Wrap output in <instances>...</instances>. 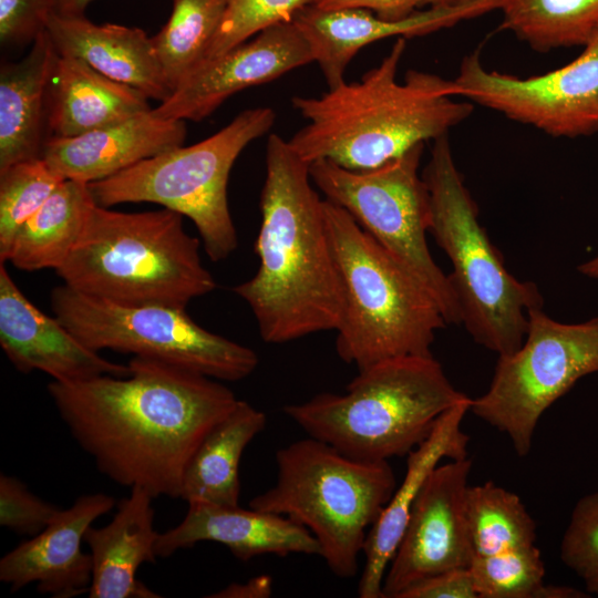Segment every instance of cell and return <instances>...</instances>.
I'll use <instances>...</instances> for the list:
<instances>
[{"instance_id":"8992f818","label":"cell","mask_w":598,"mask_h":598,"mask_svg":"<svg viewBox=\"0 0 598 598\" xmlns=\"http://www.w3.org/2000/svg\"><path fill=\"white\" fill-rule=\"evenodd\" d=\"M343 291L336 350L358 370L400 357L432 355L446 321L425 288L337 204L323 199Z\"/></svg>"},{"instance_id":"6da1fadb","label":"cell","mask_w":598,"mask_h":598,"mask_svg":"<svg viewBox=\"0 0 598 598\" xmlns=\"http://www.w3.org/2000/svg\"><path fill=\"white\" fill-rule=\"evenodd\" d=\"M127 365L125 377L51 381L48 392L103 475L179 498L189 460L239 399L218 380L159 360L133 357Z\"/></svg>"},{"instance_id":"2e32d148","label":"cell","mask_w":598,"mask_h":598,"mask_svg":"<svg viewBox=\"0 0 598 598\" xmlns=\"http://www.w3.org/2000/svg\"><path fill=\"white\" fill-rule=\"evenodd\" d=\"M501 0H470L453 6L426 7L390 21L364 8L323 10L309 4L293 18L308 42L329 87L344 82V72L365 45L390 38H413L451 28L464 20L498 10Z\"/></svg>"},{"instance_id":"ba28073f","label":"cell","mask_w":598,"mask_h":598,"mask_svg":"<svg viewBox=\"0 0 598 598\" xmlns=\"http://www.w3.org/2000/svg\"><path fill=\"white\" fill-rule=\"evenodd\" d=\"M276 463L275 485L249 507L306 527L329 569L354 577L368 532L396 487L389 462L355 460L309 436L278 450Z\"/></svg>"},{"instance_id":"836d02e7","label":"cell","mask_w":598,"mask_h":598,"mask_svg":"<svg viewBox=\"0 0 598 598\" xmlns=\"http://www.w3.org/2000/svg\"><path fill=\"white\" fill-rule=\"evenodd\" d=\"M560 557L598 595V492L581 497L565 530Z\"/></svg>"},{"instance_id":"d4e9b609","label":"cell","mask_w":598,"mask_h":598,"mask_svg":"<svg viewBox=\"0 0 598 598\" xmlns=\"http://www.w3.org/2000/svg\"><path fill=\"white\" fill-rule=\"evenodd\" d=\"M141 91L106 78L82 60L59 54L50 94L51 137H73L151 110Z\"/></svg>"},{"instance_id":"e0dca14e","label":"cell","mask_w":598,"mask_h":598,"mask_svg":"<svg viewBox=\"0 0 598 598\" xmlns=\"http://www.w3.org/2000/svg\"><path fill=\"white\" fill-rule=\"evenodd\" d=\"M0 346L22 373L41 371L60 383L110 374L125 377L127 364L115 363L82 343L56 317L37 308L0 264Z\"/></svg>"},{"instance_id":"ac0fdd59","label":"cell","mask_w":598,"mask_h":598,"mask_svg":"<svg viewBox=\"0 0 598 598\" xmlns=\"http://www.w3.org/2000/svg\"><path fill=\"white\" fill-rule=\"evenodd\" d=\"M115 506L104 493L78 497L39 534L22 542L0 559V580L12 592L35 584L40 594L72 598L89 594L92 558L82 550L86 529Z\"/></svg>"},{"instance_id":"9c48e42d","label":"cell","mask_w":598,"mask_h":598,"mask_svg":"<svg viewBox=\"0 0 598 598\" xmlns=\"http://www.w3.org/2000/svg\"><path fill=\"white\" fill-rule=\"evenodd\" d=\"M276 114L270 107L240 112L214 135L146 158L109 178L87 184L95 203H154L188 217L213 261L238 246L228 206L230 169L246 146L266 134Z\"/></svg>"},{"instance_id":"4fadbf2b","label":"cell","mask_w":598,"mask_h":598,"mask_svg":"<svg viewBox=\"0 0 598 598\" xmlns=\"http://www.w3.org/2000/svg\"><path fill=\"white\" fill-rule=\"evenodd\" d=\"M568 64L526 79L489 71L477 51L454 79L460 96L555 137L598 131V30Z\"/></svg>"},{"instance_id":"44dd1931","label":"cell","mask_w":598,"mask_h":598,"mask_svg":"<svg viewBox=\"0 0 598 598\" xmlns=\"http://www.w3.org/2000/svg\"><path fill=\"white\" fill-rule=\"evenodd\" d=\"M468 396L447 410L430 436L408 454L401 484L368 532L363 546L364 566L358 586L360 598H383L388 566L405 532L414 502L430 473L443 458L467 457L468 435L461 429L470 411Z\"/></svg>"},{"instance_id":"4dcf8cb0","label":"cell","mask_w":598,"mask_h":598,"mask_svg":"<svg viewBox=\"0 0 598 598\" xmlns=\"http://www.w3.org/2000/svg\"><path fill=\"white\" fill-rule=\"evenodd\" d=\"M65 181L42 156L22 161L0 172V262L19 229Z\"/></svg>"},{"instance_id":"52a82bcc","label":"cell","mask_w":598,"mask_h":598,"mask_svg":"<svg viewBox=\"0 0 598 598\" xmlns=\"http://www.w3.org/2000/svg\"><path fill=\"white\" fill-rule=\"evenodd\" d=\"M422 177L430 193L429 233L453 265L448 278L461 323L476 343L498 355L516 351L526 337L528 311L543 308V296L534 282L520 281L506 269L480 224L447 134L434 140Z\"/></svg>"},{"instance_id":"83f0119b","label":"cell","mask_w":598,"mask_h":598,"mask_svg":"<svg viewBox=\"0 0 598 598\" xmlns=\"http://www.w3.org/2000/svg\"><path fill=\"white\" fill-rule=\"evenodd\" d=\"M502 27L536 51L586 45L598 30V0H501Z\"/></svg>"},{"instance_id":"cb8c5ba5","label":"cell","mask_w":598,"mask_h":598,"mask_svg":"<svg viewBox=\"0 0 598 598\" xmlns=\"http://www.w3.org/2000/svg\"><path fill=\"white\" fill-rule=\"evenodd\" d=\"M59 53L47 29L0 71V172L42 155L45 109Z\"/></svg>"},{"instance_id":"ffe728a7","label":"cell","mask_w":598,"mask_h":598,"mask_svg":"<svg viewBox=\"0 0 598 598\" xmlns=\"http://www.w3.org/2000/svg\"><path fill=\"white\" fill-rule=\"evenodd\" d=\"M185 136V121L157 117L151 109L78 136L49 137L41 156L64 179L90 184L181 146Z\"/></svg>"},{"instance_id":"603a6c76","label":"cell","mask_w":598,"mask_h":598,"mask_svg":"<svg viewBox=\"0 0 598 598\" xmlns=\"http://www.w3.org/2000/svg\"><path fill=\"white\" fill-rule=\"evenodd\" d=\"M153 499L144 488L132 487L107 525L86 529L84 543L92 558L90 598L161 597L136 577L142 564L158 557Z\"/></svg>"},{"instance_id":"f1b7e54d","label":"cell","mask_w":598,"mask_h":598,"mask_svg":"<svg viewBox=\"0 0 598 598\" xmlns=\"http://www.w3.org/2000/svg\"><path fill=\"white\" fill-rule=\"evenodd\" d=\"M227 0H173L167 22L152 37L165 81L173 92L206 59Z\"/></svg>"},{"instance_id":"30bf717a","label":"cell","mask_w":598,"mask_h":598,"mask_svg":"<svg viewBox=\"0 0 598 598\" xmlns=\"http://www.w3.org/2000/svg\"><path fill=\"white\" fill-rule=\"evenodd\" d=\"M424 144L368 171H352L328 159L309 163L312 183L326 199L353 219L431 295L446 323L462 321L451 283L427 247L430 193L419 175Z\"/></svg>"},{"instance_id":"ab89813d","label":"cell","mask_w":598,"mask_h":598,"mask_svg":"<svg viewBox=\"0 0 598 598\" xmlns=\"http://www.w3.org/2000/svg\"><path fill=\"white\" fill-rule=\"evenodd\" d=\"M92 1L94 0H55L54 13L63 17L84 16Z\"/></svg>"},{"instance_id":"5b68a950","label":"cell","mask_w":598,"mask_h":598,"mask_svg":"<svg viewBox=\"0 0 598 598\" xmlns=\"http://www.w3.org/2000/svg\"><path fill=\"white\" fill-rule=\"evenodd\" d=\"M466 398L433 355H410L359 370L343 394L320 393L283 406V412L309 436L342 454L380 462L408 456Z\"/></svg>"},{"instance_id":"8d00e7d4","label":"cell","mask_w":598,"mask_h":598,"mask_svg":"<svg viewBox=\"0 0 598 598\" xmlns=\"http://www.w3.org/2000/svg\"><path fill=\"white\" fill-rule=\"evenodd\" d=\"M398 598H478L468 568L453 569L424 578Z\"/></svg>"},{"instance_id":"d6a6232c","label":"cell","mask_w":598,"mask_h":598,"mask_svg":"<svg viewBox=\"0 0 598 598\" xmlns=\"http://www.w3.org/2000/svg\"><path fill=\"white\" fill-rule=\"evenodd\" d=\"M315 0H227L205 60L216 58L279 23L290 22Z\"/></svg>"},{"instance_id":"5bb4252c","label":"cell","mask_w":598,"mask_h":598,"mask_svg":"<svg viewBox=\"0 0 598 598\" xmlns=\"http://www.w3.org/2000/svg\"><path fill=\"white\" fill-rule=\"evenodd\" d=\"M472 461L437 465L424 482L388 566L383 597L398 598L420 580L468 568L474 557L465 512Z\"/></svg>"},{"instance_id":"d590c367","label":"cell","mask_w":598,"mask_h":598,"mask_svg":"<svg viewBox=\"0 0 598 598\" xmlns=\"http://www.w3.org/2000/svg\"><path fill=\"white\" fill-rule=\"evenodd\" d=\"M55 0H0L2 45L32 43L47 29Z\"/></svg>"},{"instance_id":"4316f807","label":"cell","mask_w":598,"mask_h":598,"mask_svg":"<svg viewBox=\"0 0 598 598\" xmlns=\"http://www.w3.org/2000/svg\"><path fill=\"white\" fill-rule=\"evenodd\" d=\"M94 203L87 183L63 181L19 229L7 261L25 271L56 270L76 245Z\"/></svg>"},{"instance_id":"f35d334b","label":"cell","mask_w":598,"mask_h":598,"mask_svg":"<svg viewBox=\"0 0 598 598\" xmlns=\"http://www.w3.org/2000/svg\"><path fill=\"white\" fill-rule=\"evenodd\" d=\"M272 595V578L260 575L244 584H230L207 597L215 598H268Z\"/></svg>"},{"instance_id":"484cf974","label":"cell","mask_w":598,"mask_h":598,"mask_svg":"<svg viewBox=\"0 0 598 598\" xmlns=\"http://www.w3.org/2000/svg\"><path fill=\"white\" fill-rule=\"evenodd\" d=\"M266 414L238 400L202 441L185 470L179 498L238 506L239 463L246 446L266 425Z\"/></svg>"},{"instance_id":"7a4b0ae2","label":"cell","mask_w":598,"mask_h":598,"mask_svg":"<svg viewBox=\"0 0 598 598\" xmlns=\"http://www.w3.org/2000/svg\"><path fill=\"white\" fill-rule=\"evenodd\" d=\"M260 212L259 267L234 291L250 307L261 339L285 343L337 330L343 291L323 199L312 186L309 163L277 134L267 142Z\"/></svg>"},{"instance_id":"8fae6325","label":"cell","mask_w":598,"mask_h":598,"mask_svg":"<svg viewBox=\"0 0 598 598\" xmlns=\"http://www.w3.org/2000/svg\"><path fill=\"white\" fill-rule=\"evenodd\" d=\"M56 317L82 343L159 360L218 381H240L258 365L254 350L196 323L184 308L130 306L66 285L50 296Z\"/></svg>"},{"instance_id":"74e56055","label":"cell","mask_w":598,"mask_h":598,"mask_svg":"<svg viewBox=\"0 0 598 598\" xmlns=\"http://www.w3.org/2000/svg\"><path fill=\"white\" fill-rule=\"evenodd\" d=\"M312 4L323 10L364 8L381 19L396 21L416 11L419 0H315Z\"/></svg>"},{"instance_id":"d6986e66","label":"cell","mask_w":598,"mask_h":598,"mask_svg":"<svg viewBox=\"0 0 598 598\" xmlns=\"http://www.w3.org/2000/svg\"><path fill=\"white\" fill-rule=\"evenodd\" d=\"M199 542L223 544L243 561L266 554L321 553L315 536L286 516L202 501L189 502L184 519L159 534L156 553L166 558Z\"/></svg>"},{"instance_id":"1f68e13d","label":"cell","mask_w":598,"mask_h":598,"mask_svg":"<svg viewBox=\"0 0 598 598\" xmlns=\"http://www.w3.org/2000/svg\"><path fill=\"white\" fill-rule=\"evenodd\" d=\"M468 569L478 598H539L544 586L545 566L535 545L474 556Z\"/></svg>"},{"instance_id":"f546056e","label":"cell","mask_w":598,"mask_h":598,"mask_svg":"<svg viewBox=\"0 0 598 598\" xmlns=\"http://www.w3.org/2000/svg\"><path fill=\"white\" fill-rule=\"evenodd\" d=\"M466 522L474 556L535 545L536 524L515 493L492 482L468 486Z\"/></svg>"},{"instance_id":"7c38bea8","label":"cell","mask_w":598,"mask_h":598,"mask_svg":"<svg viewBox=\"0 0 598 598\" xmlns=\"http://www.w3.org/2000/svg\"><path fill=\"white\" fill-rule=\"evenodd\" d=\"M598 372V318L563 323L543 308L528 311L522 346L498 355L488 390L470 411L505 433L519 456L529 453L543 413L582 377Z\"/></svg>"},{"instance_id":"7402d4cb","label":"cell","mask_w":598,"mask_h":598,"mask_svg":"<svg viewBox=\"0 0 598 598\" xmlns=\"http://www.w3.org/2000/svg\"><path fill=\"white\" fill-rule=\"evenodd\" d=\"M47 31L61 55H72L116 82L161 103L172 94L152 38L140 28L95 24L85 16L52 13Z\"/></svg>"},{"instance_id":"b9f144b4","label":"cell","mask_w":598,"mask_h":598,"mask_svg":"<svg viewBox=\"0 0 598 598\" xmlns=\"http://www.w3.org/2000/svg\"><path fill=\"white\" fill-rule=\"evenodd\" d=\"M470 0H419V7L453 6Z\"/></svg>"},{"instance_id":"60d3db41","label":"cell","mask_w":598,"mask_h":598,"mask_svg":"<svg viewBox=\"0 0 598 598\" xmlns=\"http://www.w3.org/2000/svg\"><path fill=\"white\" fill-rule=\"evenodd\" d=\"M577 269L582 275L598 280V255L595 258L579 265Z\"/></svg>"},{"instance_id":"9a60e30c","label":"cell","mask_w":598,"mask_h":598,"mask_svg":"<svg viewBox=\"0 0 598 598\" xmlns=\"http://www.w3.org/2000/svg\"><path fill=\"white\" fill-rule=\"evenodd\" d=\"M311 62L310 47L293 21L279 23L205 60L152 112L162 118L202 121L235 93Z\"/></svg>"},{"instance_id":"e575fe53","label":"cell","mask_w":598,"mask_h":598,"mask_svg":"<svg viewBox=\"0 0 598 598\" xmlns=\"http://www.w3.org/2000/svg\"><path fill=\"white\" fill-rule=\"evenodd\" d=\"M61 512L33 494L14 476L0 475V525L19 535L34 536Z\"/></svg>"},{"instance_id":"277c9868","label":"cell","mask_w":598,"mask_h":598,"mask_svg":"<svg viewBox=\"0 0 598 598\" xmlns=\"http://www.w3.org/2000/svg\"><path fill=\"white\" fill-rule=\"evenodd\" d=\"M55 272L82 293L130 306L185 309L216 288L183 215L164 207L123 213L94 203L76 245Z\"/></svg>"},{"instance_id":"3957f363","label":"cell","mask_w":598,"mask_h":598,"mask_svg":"<svg viewBox=\"0 0 598 598\" xmlns=\"http://www.w3.org/2000/svg\"><path fill=\"white\" fill-rule=\"evenodd\" d=\"M406 40L398 38L361 80L344 81L318 97L292 99L308 120L289 141L301 158L373 169L447 134L471 115L472 102L454 100L461 93L454 80L417 70L408 71L403 82L396 80Z\"/></svg>"}]
</instances>
